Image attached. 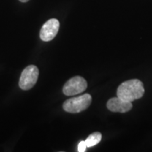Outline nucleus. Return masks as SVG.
Here are the masks:
<instances>
[{
	"label": "nucleus",
	"instance_id": "obj_2",
	"mask_svg": "<svg viewBox=\"0 0 152 152\" xmlns=\"http://www.w3.org/2000/svg\"><path fill=\"white\" fill-rule=\"evenodd\" d=\"M92 102V96L89 94L68 99L63 104L64 111L71 113H77L87 109Z\"/></svg>",
	"mask_w": 152,
	"mask_h": 152
},
{
	"label": "nucleus",
	"instance_id": "obj_1",
	"mask_svg": "<svg viewBox=\"0 0 152 152\" xmlns=\"http://www.w3.org/2000/svg\"><path fill=\"white\" fill-rule=\"evenodd\" d=\"M144 94L143 83L137 79L123 82L117 90L118 97L130 102L142 97Z\"/></svg>",
	"mask_w": 152,
	"mask_h": 152
},
{
	"label": "nucleus",
	"instance_id": "obj_7",
	"mask_svg": "<svg viewBox=\"0 0 152 152\" xmlns=\"http://www.w3.org/2000/svg\"><path fill=\"white\" fill-rule=\"evenodd\" d=\"M102 135L100 132H96L91 134L85 140V144H86L87 147H92L96 144L99 143L102 140Z\"/></svg>",
	"mask_w": 152,
	"mask_h": 152
},
{
	"label": "nucleus",
	"instance_id": "obj_4",
	"mask_svg": "<svg viewBox=\"0 0 152 152\" xmlns=\"http://www.w3.org/2000/svg\"><path fill=\"white\" fill-rule=\"evenodd\" d=\"M87 87V81L83 77L75 76L66 82L63 87V92L66 96H73L83 92Z\"/></svg>",
	"mask_w": 152,
	"mask_h": 152
},
{
	"label": "nucleus",
	"instance_id": "obj_8",
	"mask_svg": "<svg viewBox=\"0 0 152 152\" xmlns=\"http://www.w3.org/2000/svg\"><path fill=\"white\" fill-rule=\"evenodd\" d=\"M87 145L85 144V141H81L78 144V147H77V151L79 152H85L86 151Z\"/></svg>",
	"mask_w": 152,
	"mask_h": 152
},
{
	"label": "nucleus",
	"instance_id": "obj_6",
	"mask_svg": "<svg viewBox=\"0 0 152 152\" xmlns=\"http://www.w3.org/2000/svg\"><path fill=\"white\" fill-rule=\"evenodd\" d=\"M106 106L111 111L125 113L131 110L132 108V102L123 100L120 97L111 98L108 101Z\"/></svg>",
	"mask_w": 152,
	"mask_h": 152
},
{
	"label": "nucleus",
	"instance_id": "obj_9",
	"mask_svg": "<svg viewBox=\"0 0 152 152\" xmlns=\"http://www.w3.org/2000/svg\"><path fill=\"white\" fill-rule=\"evenodd\" d=\"M19 1H21V2H23V3H25V2H28V1H29V0H19Z\"/></svg>",
	"mask_w": 152,
	"mask_h": 152
},
{
	"label": "nucleus",
	"instance_id": "obj_3",
	"mask_svg": "<svg viewBox=\"0 0 152 152\" xmlns=\"http://www.w3.org/2000/svg\"><path fill=\"white\" fill-rule=\"evenodd\" d=\"M39 69L37 66L30 65L23 71L19 80V87L23 90H30L37 83Z\"/></svg>",
	"mask_w": 152,
	"mask_h": 152
},
{
	"label": "nucleus",
	"instance_id": "obj_5",
	"mask_svg": "<svg viewBox=\"0 0 152 152\" xmlns=\"http://www.w3.org/2000/svg\"><path fill=\"white\" fill-rule=\"evenodd\" d=\"M59 21L56 18L49 19L43 25L41 28L39 37L44 42L52 40L58 33L59 30Z\"/></svg>",
	"mask_w": 152,
	"mask_h": 152
}]
</instances>
